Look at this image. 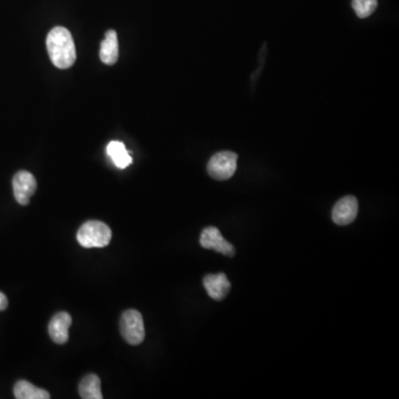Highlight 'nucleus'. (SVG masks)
<instances>
[{
  "label": "nucleus",
  "mask_w": 399,
  "mask_h": 399,
  "mask_svg": "<svg viewBox=\"0 0 399 399\" xmlns=\"http://www.w3.org/2000/svg\"><path fill=\"white\" fill-rule=\"evenodd\" d=\"M47 50L55 67L68 69L77 59L75 41L71 32L64 27H55L47 36Z\"/></svg>",
  "instance_id": "f257e3e1"
},
{
  "label": "nucleus",
  "mask_w": 399,
  "mask_h": 399,
  "mask_svg": "<svg viewBox=\"0 0 399 399\" xmlns=\"http://www.w3.org/2000/svg\"><path fill=\"white\" fill-rule=\"evenodd\" d=\"M111 238V228L101 221H88L82 224L77 233L79 244L86 249L107 247Z\"/></svg>",
  "instance_id": "f03ea898"
},
{
  "label": "nucleus",
  "mask_w": 399,
  "mask_h": 399,
  "mask_svg": "<svg viewBox=\"0 0 399 399\" xmlns=\"http://www.w3.org/2000/svg\"><path fill=\"white\" fill-rule=\"evenodd\" d=\"M121 335L130 345H139L145 338V321L137 310H128L121 315Z\"/></svg>",
  "instance_id": "7ed1b4c3"
},
{
  "label": "nucleus",
  "mask_w": 399,
  "mask_h": 399,
  "mask_svg": "<svg viewBox=\"0 0 399 399\" xmlns=\"http://www.w3.org/2000/svg\"><path fill=\"white\" fill-rule=\"evenodd\" d=\"M238 154L231 151L215 153L208 164V173L217 181H225L233 177L236 171Z\"/></svg>",
  "instance_id": "20e7f679"
},
{
  "label": "nucleus",
  "mask_w": 399,
  "mask_h": 399,
  "mask_svg": "<svg viewBox=\"0 0 399 399\" xmlns=\"http://www.w3.org/2000/svg\"><path fill=\"white\" fill-rule=\"evenodd\" d=\"M13 189L16 201L20 205H28L30 198L37 190V181L28 171H19L13 179Z\"/></svg>",
  "instance_id": "39448f33"
},
{
  "label": "nucleus",
  "mask_w": 399,
  "mask_h": 399,
  "mask_svg": "<svg viewBox=\"0 0 399 399\" xmlns=\"http://www.w3.org/2000/svg\"><path fill=\"white\" fill-rule=\"evenodd\" d=\"M200 244L204 249H215L226 256H234L235 249L230 242L226 241L221 234L220 230L215 226H208L202 231Z\"/></svg>",
  "instance_id": "423d86ee"
},
{
  "label": "nucleus",
  "mask_w": 399,
  "mask_h": 399,
  "mask_svg": "<svg viewBox=\"0 0 399 399\" xmlns=\"http://www.w3.org/2000/svg\"><path fill=\"white\" fill-rule=\"evenodd\" d=\"M358 213V202L353 196L340 198L332 211V219L338 225H349L356 219Z\"/></svg>",
  "instance_id": "0eeeda50"
},
{
  "label": "nucleus",
  "mask_w": 399,
  "mask_h": 399,
  "mask_svg": "<svg viewBox=\"0 0 399 399\" xmlns=\"http://www.w3.org/2000/svg\"><path fill=\"white\" fill-rule=\"evenodd\" d=\"M73 319L66 312L57 313L48 325V333L51 340L56 344H66L69 340V328Z\"/></svg>",
  "instance_id": "6e6552de"
},
{
  "label": "nucleus",
  "mask_w": 399,
  "mask_h": 399,
  "mask_svg": "<svg viewBox=\"0 0 399 399\" xmlns=\"http://www.w3.org/2000/svg\"><path fill=\"white\" fill-rule=\"evenodd\" d=\"M204 289L210 298L222 300L230 292L231 283L224 273L208 274L203 279Z\"/></svg>",
  "instance_id": "1a4fd4ad"
},
{
  "label": "nucleus",
  "mask_w": 399,
  "mask_h": 399,
  "mask_svg": "<svg viewBox=\"0 0 399 399\" xmlns=\"http://www.w3.org/2000/svg\"><path fill=\"white\" fill-rule=\"evenodd\" d=\"M100 59L105 64L113 66L118 61L119 43L118 36L115 30H108L106 37L100 47Z\"/></svg>",
  "instance_id": "9d476101"
},
{
  "label": "nucleus",
  "mask_w": 399,
  "mask_h": 399,
  "mask_svg": "<svg viewBox=\"0 0 399 399\" xmlns=\"http://www.w3.org/2000/svg\"><path fill=\"white\" fill-rule=\"evenodd\" d=\"M79 395L82 399H102L101 381L94 374H89L79 384Z\"/></svg>",
  "instance_id": "9b49d317"
},
{
  "label": "nucleus",
  "mask_w": 399,
  "mask_h": 399,
  "mask_svg": "<svg viewBox=\"0 0 399 399\" xmlns=\"http://www.w3.org/2000/svg\"><path fill=\"white\" fill-rule=\"evenodd\" d=\"M14 395L17 399H49L50 395L45 389H39L27 381L17 382L14 387Z\"/></svg>",
  "instance_id": "f8f14e48"
},
{
  "label": "nucleus",
  "mask_w": 399,
  "mask_h": 399,
  "mask_svg": "<svg viewBox=\"0 0 399 399\" xmlns=\"http://www.w3.org/2000/svg\"><path fill=\"white\" fill-rule=\"evenodd\" d=\"M108 156L110 157L111 160L115 166H118L119 169H126V166L132 164V158L126 151L124 143L119 141H111L107 147Z\"/></svg>",
  "instance_id": "ddd939ff"
},
{
  "label": "nucleus",
  "mask_w": 399,
  "mask_h": 399,
  "mask_svg": "<svg viewBox=\"0 0 399 399\" xmlns=\"http://www.w3.org/2000/svg\"><path fill=\"white\" fill-rule=\"evenodd\" d=\"M377 0H351L354 11L362 19L370 17L377 8Z\"/></svg>",
  "instance_id": "4468645a"
},
{
  "label": "nucleus",
  "mask_w": 399,
  "mask_h": 399,
  "mask_svg": "<svg viewBox=\"0 0 399 399\" xmlns=\"http://www.w3.org/2000/svg\"><path fill=\"white\" fill-rule=\"evenodd\" d=\"M7 306H8V300L3 293L0 292V312L5 311Z\"/></svg>",
  "instance_id": "2eb2a0df"
}]
</instances>
